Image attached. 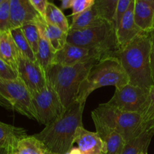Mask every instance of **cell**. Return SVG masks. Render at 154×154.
Wrapping results in <instances>:
<instances>
[{
  "label": "cell",
  "instance_id": "cell-1",
  "mask_svg": "<svg viewBox=\"0 0 154 154\" xmlns=\"http://www.w3.org/2000/svg\"><path fill=\"white\" fill-rule=\"evenodd\" d=\"M85 105L78 102L68 107L63 115L33 136L41 141L51 154H67L75 144L77 129L83 126Z\"/></svg>",
  "mask_w": 154,
  "mask_h": 154
},
{
  "label": "cell",
  "instance_id": "cell-2",
  "mask_svg": "<svg viewBox=\"0 0 154 154\" xmlns=\"http://www.w3.org/2000/svg\"><path fill=\"white\" fill-rule=\"evenodd\" d=\"M150 51L151 32L142 31L120 49L118 56L129 84L146 90L154 86Z\"/></svg>",
  "mask_w": 154,
  "mask_h": 154
},
{
  "label": "cell",
  "instance_id": "cell-3",
  "mask_svg": "<svg viewBox=\"0 0 154 154\" xmlns=\"http://www.w3.org/2000/svg\"><path fill=\"white\" fill-rule=\"evenodd\" d=\"M99 60H92L73 66L51 65L46 75L47 81L60 97L66 108L75 102L82 82Z\"/></svg>",
  "mask_w": 154,
  "mask_h": 154
},
{
  "label": "cell",
  "instance_id": "cell-4",
  "mask_svg": "<svg viewBox=\"0 0 154 154\" xmlns=\"http://www.w3.org/2000/svg\"><path fill=\"white\" fill-rule=\"evenodd\" d=\"M67 42L90 50L100 60L108 57L118 58L121 49L115 26L108 21L82 30H69Z\"/></svg>",
  "mask_w": 154,
  "mask_h": 154
},
{
  "label": "cell",
  "instance_id": "cell-5",
  "mask_svg": "<svg viewBox=\"0 0 154 154\" xmlns=\"http://www.w3.org/2000/svg\"><path fill=\"white\" fill-rule=\"evenodd\" d=\"M129 84V79L117 57H108L96 63L82 82L76 102L85 105L94 90L103 87L114 86L115 88Z\"/></svg>",
  "mask_w": 154,
  "mask_h": 154
},
{
  "label": "cell",
  "instance_id": "cell-6",
  "mask_svg": "<svg viewBox=\"0 0 154 154\" xmlns=\"http://www.w3.org/2000/svg\"><path fill=\"white\" fill-rule=\"evenodd\" d=\"M94 123H100L123 137L126 143L141 134L146 128L139 113L123 111L107 103L99 105L92 111Z\"/></svg>",
  "mask_w": 154,
  "mask_h": 154
},
{
  "label": "cell",
  "instance_id": "cell-7",
  "mask_svg": "<svg viewBox=\"0 0 154 154\" xmlns=\"http://www.w3.org/2000/svg\"><path fill=\"white\" fill-rule=\"evenodd\" d=\"M0 105L38 121L31 94L20 78L6 80L0 78Z\"/></svg>",
  "mask_w": 154,
  "mask_h": 154
},
{
  "label": "cell",
  "instance_id": "cell-8",
  "mask_svg": "<svg viewBox=\"0 0 154 154\" xmlns=\"http://www.w3.org/2000/svg\"><path fill=\"white\" fill-rule=\"evenodd\" d=\"M31 96L38 122L45 126L61 117L66 109L57 93L48 83L41 91L31 93Z\"/></svg>",
  "mask_w": 154,
  "mask_h": 154
},
{
  "label": "cell",
  "instance_id": "cell-9",
  "mask_svg": "<svg viewBox=\"0 0 154 154\" xmlns=\"http://www.w3.org/2000/svg\"><path fill=\"white\" fill-rule=\"evenodd\" d=\"M149 90L128 84L115 88L114 96L106 103L123 111L141 114L147 100Z\"/></svg>",
  "mask_w": 154,
  "mask_h": 154
},
{
  "label": "cell",
  "instance_id": "cell-10",
  "mask_svg": "<svg viewBox=\"0 0 154 154\" xmlns=\"http://www.w3.org/2000/svg\"><path fill=\"white\" fill-rule=\"evenodd\" d=\"M17 75L30 94L41 91L48 84L45 72L38 62L32 61L20 54L18 60Z\"/></svg>",
  "mask_w": 154,
  "mask_h": 154
},
{
  "label": "cell",
  "instance_id": "cell-11",
  "mask_svg": "<svg viewBox=\"0 0 154 154\" xmlns=\"http://www.w3.org/2000/svg\"><path fill=\"white\" fill-rule=\"evenodd\" d=\"M92 60L100 61V59L90 50L66 42L63 48L55 53L53 64L73 66Z\"/></svg>",
  "mask_w": 154,
  "mask_h": 154
},
{
  "label": "cell",
  "instance_id": "cell-12",
  "mask_svg": "<svg viewBox=\"0 0 154 154\" xmlns=\"http://www.w3.org/2000/svg\"><path fill=\"white\" fill-rule=\"evenodd\" d=\"M11 30L25 24L37 23L42 17L29 0H10Z\"/></svg>",
  "mask_w": 154,
  "mask_h": 154
},
{
  "label": "cell",
  "instance_id": "cell-13",
  "mask_svg": "<svg viewBox=\"0 0 154 154\" xmlns=\"http://www.w3.org/2000/svg\"><path fill=\"white\" fill-rule=\"evenodd\" d=\"M75 143L82 154H105V143L100 136L96 132H90L84 126L77 129Z\"/></svg>",
  "mask_w": 154,
  "mask_h": 154
},
{
  "label": "cell",
  "instance_id": "cell-14",
  "mask_svg": "<svg viewBox=\"0 0 154 154\" xmlns=\"http://www.w3.org/2000/svg\"><path fill=\"white\" fill-rule=\"evenodd\" d=\"M134 8L135 0L132 2L129 7L123 15L120 24L117 28V39L121 48L142 32L135 24L134 18Z\"/></svg>",
  "mask_w": 154,
  "mask_h": 154
},
{
  "label": "cell",
  "instance_id": "cell-15",
  "mask_svg": "<svg viewBox=\"0 0 154 154\" xmlns=\"http://www.w3.org/2000/svg\"><path fill=\"white\" fill-rule=\"evenodd\" d=\"M96 132L105 145V154H121L126 141L120 134L98 123H94Z\"/></svg>",
  "mask_w": 154,
  "mask_h": 154
},
{
  "label": "cell",
  "instance_id": "cell-16",
  "mask_svg": "<svg viewBox=\"0 0 154 154\" xmlns=\"http://www.w3.org/2000/svg\"><path fill=\"white\" fill-rule=\"evenodd\" d=\"M27 136L26 131L21 127L0 121V147L10 150L13 154L18 142Z\"/></svg>",
  "mask_w": 154,
  "mask_h": 154
},
{
  "label": "cell",
  "instance_id": "cell-17",
  "mask_svg": "<svg viewBox=\"0 0 154 154\" xmlns=\"http://www.w3.org/2000/svg\"><path fill=\"white\" fill-rule=\"evenodd\" d=\"M135 24L143 32H150L154 28V8L144 0H135Z\"/></svg>",
  "mask_w": 154,
  "mask_h": 154
},
{
  "label": "cell",
  "instance_id": "cell-18",
  "mask_svg": "<svg viewBox=\"0 0 154 154\" xmlns=\"http://www.w3.org/2000/svg\"><path fill=\"white\" fill-rule=\"evenodd\" d=\"M20 51L11 32L0 34V57L17 73Z\"/></svg>",
  "mask_w": 154,
  "mask_h": 154
},
{
  "label": "cell",
  "instance_id": "cell-19",
  "mask_svg": "<svg viewBox=\"0 0 154 154\" xmlns=\"http://www.w3.org/2000/svg\"><path fill=\"white\" fill-rule=\"evenodd\" d=\"M35 23L56 52L60 51L66 45L67 42V32H65L58 27L48 23L44 17L41 18Z\"/></svg>",
  "mask_w": 154,
  "mask_h": 154
},
{
  "label": "cell",
  "instance_id": "cell-20",
  "mask_svg": "<svg viewBox=\"0 0 154 154\" xmlns=\"http://www.w3.org/2000/svg\"><path fill=\"white\" fill-rule=\"evenodd\" d=\"M154 135V127L147 128L141 134L126 143L121 154H142L148 150Z\"/></svg>",
  "mask_w": 154,
  "mask_h": 154
},
{
  "label": "cell",
  "instance_id": "cell-21",
  "mask_svg": "<svg viewBox=\"0 0 154 154\" xmlns=\"http://www.w3.org/2000/svg\"><path fill=\"white\" fill-rule=\"evenodd\" d=\"M99 14L94 7H91L80 14L72 17L69 30H82L89 27L99 25L105 22Z\"/></svg>",
  "mask_w": 154,
  "mask_h": 154
},
{
  "label": "cell",
  "instance_id": "cell-22",
  "mask_svg": "<svg viewBox=\"0 0 154 154\" xmlns=\"http://www.w3.org/2000/svg\"><path fill=\"white\" fill-rule=\"evenodd\" d=\"M38 31L40 37H39L38 50L36 54V60L38 62L40 66H42L43 70L46 73L48 69L53 64L56 51L52 48L45 35L39 29Z\"/></svg>",
  "mask_w": 154,
  "mask_h": 154
},
{
  "label": "cell",
  "instance_id": "cell-23",
  "mask_svg": "<svg viewBox=\"0 0 154 154\" xmlns=\"http://www.w3.org/2000/svg\"><path fill=\"white\" fill-rule=\"evenodd\" d=\"M13 154H51L40 141L30 135L18 142Z\"/></svg>",
  "mask_w": 154,
  "mask_h": 154
},
{
  "label": "cell",
  "instance_id": "cell-24",
  "mask_svg": "<svg viewBox=\"0 0 154 154\" xmlns=\"http://www.w3.org/2000/svg\"><path fill=\"white\" fill-rule=\"evenodd\" d=\"M44 18L47 22L58 27L65 32L68 33L69 31L70 25L68 22L67 17L65 16L61 9L59 8L54 3L48 2Z\"/></svg>",
  "mask_w": 154,
  "mask_h": 154
},
{
  "label": "cell",
  "instance_id": "cell-25",
  "mask_svg": "<svg viewBox=\"0 0 154 154\" xmlns=\"http://www.w3.org/2000/svg\"><path fill=\"white\" fill-rule=\"evenodd\" d=\"M10 32L14 40L17 47L19 50L20 54L23 56V57L28 58L29 60H32V61H35V54L33 52L29 42H27L21 27L13 29Z\"/></svg>",
  "mask_w": 154,
  "mask_h": 154
},
{
  "label": "cell",
  "instance_id": "cell-26",
  "mask_svg": "<svg viewBox=\"0 0 154 154\" xmlns=\"http://www.w3.org/2000/svg\"><path fill=\"white\" fill-rule=\"evenodd\" d=\"M117 2L118 0H95L93 7L102 19L114 24Z\"/></svg>",
  "mask_w": 154,
  "mask_h": 154
},
{
  "label": "cell",
  "instance_id": "cell-27",
  "mask_svg": "<svg viewBox=\"0 0 154 154\" xmlns=\"http://www.w3.org/2000/svg\"><path fill=\"white\" fill-rule=\"evenodd\" d=\"M21 29L36 57V54L38 50L39 37H40L37 24L35 23H30L22 26Z\"/></svg>",
  "mask_w": 154,
  "mask_h": 154
},
{
  "label": "cell",
  "instance_id": "cell-28",
  "mask_svg": "<svg viewBox=\"0 0 154 154\" xmlns=\"http://www.w3.org/2000/svg\"><path fill=\"white\" fill-rule=\"evenodd\" d=\"M141 115L145 127H154V86L149 90L147 100Z\"/></svg>",
  "mask_w": 154,
  "mask_h": 154
},
{
  "label": "cell",
  "instance_id": "cell-29",
  "mask_svg": "<svg viewBox=\"0 0 154 154\" xmlns=\"http://www.w3.org/2000/svg\"><path fill=\"white\" fill-rule=\"evenodd\" d=\"M10 31V0H5L0 5V34Z\"/></svg>",
  "mask_w": 154,
  "mask_h": 154
},
{
  "label": "cell",
  "instance_id": "cell-30",
  "mask_svg": "<svg viewBox=\"0 0 154 154\" xmlns=\"http://www.w3.org/2000/svg\"><path fill=\"white\" fill-rule=\"evenodd\" d=\"M95 0H73L72 4V17L93 7Z\"/></svg>",
  "mask_w": 154,
  "mask_h": 154
},
{
  "label": "cell",
  "instance_id": "cell-31",
  "mask_svg": "<svg viewBox=\"0 0 154 154\" xmlns=\"http://www.w3.org/2000/svg\"><path fill=\"white\" fill-rule=\"evenodd\" d=\"M0 78L6 80L17 79L18 75L16 71L0 57Z\"/></svg>",
  "mask_w": 154,
  "mask_h": 154
},
{
  "label": "cell",
  "instance_id": "cell-32",
  "mask_svg": "<svg viewBox=\"0 0 154 154\" xmlns=\"http://www.w3.org/2000/svg\"><path fill=\"white\" fill-rule=\"evenodd\" d=\"M132 1L133 0H118L115 16H114V26L116 27V29L120 24L122 17L126 11Z\"/></svg>",
  "mask_w": 154,
  "mask_h": 154
},
{
  "label": "cell",
  "instance_id": "cell-33",
  "mask_svg": "<svg viewBox=\"0 0 154 154\" xmlns=\"http://www.w3.org/2000/svg\"><path fill=\"white\" fill-rule=\"evenodd\" d=\"M32 5L34 7V8L39 13V14L45 17V12H46L47 7L49 2L48 0H29Z\"/></svg>",
  "mask_w": 154,
  "mask_h": 154
},
{
  "label": "cell",
  "instance_id": "cell-34",
  "mask_svg": "<svg viewBox=\"0 0 154 154\" xmlns=\"http://www.w3.org/2000/svg\"><path fill=\"white\" fill-rule=\"evenodd\" d=\"M150 60H151V69L153 79L154 82V28L151 32V51H150Z\"/></svg>",
  "mask_w": 154,
  "mask_h": 154
},
{
  "label": "cell",
  "instance_id": "cell-35",
  "mask_svg": "<svg viewBox=\"0 0 154 154\" xmlns=\"http://www.w3.org/2000/svg\"><path fill=\"white\" fill-rule=\"evenodd\" d=\"M60 1H61V8L63 10L72 8V4L73 0H60Z\"/></svg>",
  "mask_w": 154,
  "mask_h": 154
},
{
  "label": "cell",
  "instance_id": "cell-36",
  "mask_svg": "<svg viewBox=\"0 0 154 154\" xmlns=\"http://www.w3.org/2000/svg\"><path fill=\"white\" fill-rule=\"evenodd\" d=\"M67 154H82V153H81V152L80 151V150L78 148H73V147H72V150H71Z\"/></svg>",
  "mask_w": 154,
  "mask_h": 154
},
{
  "label": "cell",
  "instance_id": "cell-37",
  "mask_svg": "<svg viewBox=\"0 0 154 154\" xmlns=\"http://www.w3.org/2000/svg\"><path fill=\"white\" fill-rule=\"evenodd\" d=\"M0 154H12V153L10 150H8V149L1 148L0 147Z\"/></svg>",
  "mask_w": 154,
  "mask_h": 154
},
{
  "label": "cell",
  "instance_id": "cell-38",
  "mask_svg": "<svg viewBox=\"0 0 154 154\" xmlns=\"http://www.w3.org/2000/svg\"><path fill=\"white\" fill-rule=\"evenodd\" d=\"M144 1L146 2L149 3V4H150V5H151L154 8V0H144Z\"/></svg>",
  "mask_w": 154,
  "mask_h": 154
},
{
  "label": "cell",
  "instance_id": "cell-39",
  "mask_svg": "<svg viewBox=\"0 0 154 154\" xmlns=\"http://www.w3.org/2000/svg\"><path fill=\"white\" fill-rule=\"evenodd\" d=\"M5 1V0H0V5H1L2 2H4Z\"/></svg>",
  "mask_w": 154,
  "mask_h": 154
},
{
  "label": "cell",
  "instance_id": "cell-40",
  "mask_svg": "<svg viewBox=\"0 0 154 154\" xmlns=\"http://www.w3.org/2000/svg\"><path fill=\"white\" fill-rule=\"evenodd\" d=\"M142 154H147V150H146V151H144V153H143Z\"/></svg>",
  "mask_w": 154,
  "mask_h": 154
}]
</instances>
